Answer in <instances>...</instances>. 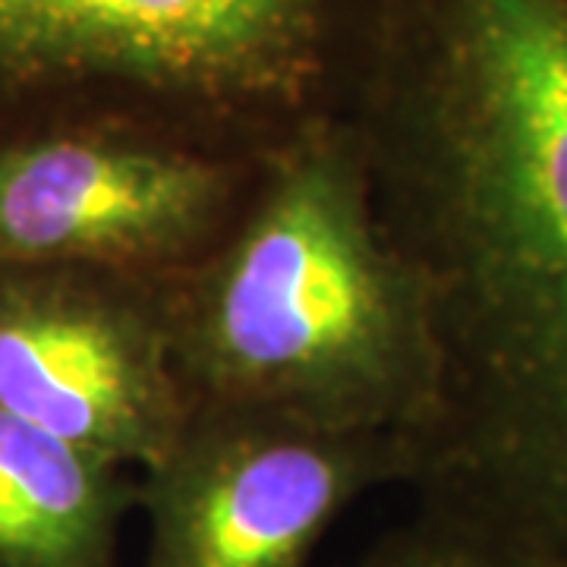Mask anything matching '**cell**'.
I'll use <instances>...</instances> for the list:
<instances>
[{
  "label": "cell",
  "mask_w": 567,
  "mask_h": 567,
  "mask_svg": "<svg viewBox=\"0 0 567 567\" xmlns=\"http://www.w3.org/2000/svg\"><path fill=\"white\" fill-rule=\"evenodd\" d=\"M331 107L439 357L404 486L567 561V0H363Z\"/></svg>",
  "instance_id": "obj_1"
},
{
  "label": "cell",
  "mask_w": 567,
  "mask_h": 567,
  "mask_svg": "<svg viewBox=\"0 0 567 567\" xmlns=\"http://www.w3.org/2000/svg\"><path fill=\"white\" fill-rule=\"evenodd\" d=\"M164 297L189 410L382 435L410 470L439 404V357L423 287L334 107L265 148L240 215L164 278Z\"/></svg>",
  "instance_id": "obj_2"
},
{
  "label": "cell",
  "mask_w": 567,
  "mask_h": 567,
  "mask_svg": "<svg viewBox=\"0 0 567 567\" xmlns=\"http://www.w3.org/2000/svg\"><path fill=\"white\" fill-rule=\"evenodd\" d=\"M363 0H0V104L259 155L328 111Z\"/></svg>",
  "instance_id": "obj_3"
},
{
  "label": "cell",
  "mask_w": 567,
  "mask_h": 567,
  "mask_svg": "<svg viewBox=\"0 0 567 567\" xmlns=\"http://www.w3.org/2000/svg\"><path fill=\"white\" fill-rule=\"evenodd\" d=\"M259 155L114 121L0 133V265L171 278L240 215Z\"/></svg>",
  "instance_id": "obj_4"
},
{
  "label": "cell",
  "mask_w": 567,
  "mask_h": 567,
  "mask_svg": "<svg viewBox=\"0 0 567 567\" xmlns=\"http://www.w3.org/2000/svg\"><path fill=\"white\" fill-rule=\"evenodd\" d=\"M404 480L394 439L196 406L136 473L142 567H309L350 507Z\"/></svg>",
  "instance_id": "obj_5"
},
{
  "label": "cell",
  "mask_w": 567,
  "mask_h": 567,
  "mask_svg": "<svg viewBox=\"0 0 567 567\" xmlns=\"http://www.w3.org/2000/svg\"><path fill=\"white\" fill-rule=\"evenodd\" d=\"M0 406L140 473L189 416L164 278L0 265Z\"/></svg>",
  "instance_id": "obj_6"
},
{
  "label": "cell",
  "mask_w": 567,
  "mask_h": 567,
  "mask_svg": "<svg viewBox=\"0 0 567 567\" xmlns=\"http://www.w3.org/2000/svg\"><path fill=\"white\" fill-rule=\"evenodd\" d=\"M136 473L0 406V567H117Z\"/></svg>",
  "instance_id": "obj_7"
},
{
  "label": "cell",
  "mask_w": 567,
  "mask_h": 567,
  "mask_svg": "<svg viewBox=\"0 0 567 567\" xmlns=\"http://www.w3.org/2000/svg\"><path fill=\"white\" fill-rule=\"evenodd\" d=\"M360 567H567V561L507 529L420 502L410 520L375 539Z\"/></svg>",
  "instance_id": "obj_8"
}]
</instances>
